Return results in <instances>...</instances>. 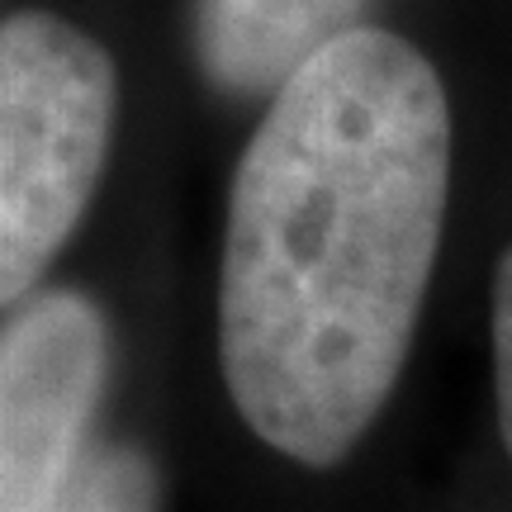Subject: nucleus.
Wrapping results in <instances>:
<instances>
[{
  "label": "nucleus",
  "mask_w": 512,
  "mask_h": 512,
  "mask_svg": "<svg viewBox=\"0 0 512 512\" xmlns=\"http://www.w3.org/2000/svg\"><path fill=\"white\" fill-rule=\"evenodd\" d=\"M451 100L380 24L271 95L219 256V370L271 451L328 470L380 418L437 271Z\"/></svg>",
  "instance_id": "1"
},
{
  "label": "nucleus",
  "mask_w": 512,
  "mask_h": 512,
  "mask_svg": "<svg viewBox=\"0 0 512 512\" xmlns=\"http://www.w3.org/2000/svg\"><path fill=\"white\" fill-rule=\"evenodd\" d=\"M119 119L105 43L53 10L0 24V299L43 285L91 204Z\"/></svg>",
  "instance_id": "2"
},
{
  "label": "nucleus",
  "mask_w": 512,
  "mask_h": 512,
  "mask_svg": "<svg viewBox=\"0 0 512 512\" xmlns=\"http://www.w3.org/2000/svg\"><path fill=\"white\" fill-rule=\"evenodd\" d=\"M110 366L105 313L91 294L38 285L0 332V512H53L91 451Z\"/></svg>",
  "instance_id": "3"
},
{
  "label": "nucleus",
  "mask_w": 512,
  "mask_h": 512,
  "mask_svg": "<svg viewBox=\"0 0 512 512\" xmlns=\"http://www.w3.org/2000/svg\"><path fill=\"white\" fill-rule=\"evenodd\" d=\"M370 10L375 0H195V62L214 91L271 100L318 53L370 29Z\"/></svg>",
  "instance_id": "4"
},
{
  "label": "nucleus",
  "mask_w": 512,
  "mask_h": 512,
  "mask_svg": "<svg viewBox=\"0 0 512 512\" xmlns=\"http://www.w3.org/2000/svg\"><path fill=\"white\" fill-rule=\"evenodd\" d=\"M53 512H162V475L143 446L100 441L81 456Z\"/></svg>",
  "instance_id": "5"
},
{
  "label": "nucleus",
  "mask_w": 512,
  "mask_h": 512,
  "mask_svg": "<svg viewBox=\"0 0 512 512\" xmlns=\"http://www.w3.org/2000/svg\"><path fill=\"white\" fill-rule=\"evenodd\" d=\"M494 399L498 432L512 456V247L498 256L494 271Z\"/></svg>",
  "instance_id": "6"
}]
</instances>
